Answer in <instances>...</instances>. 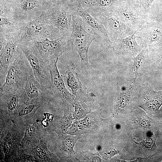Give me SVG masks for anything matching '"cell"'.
Masks as SVG:
<instances>
[{
  "label": "cell",
  "instance_id": "11",
  "mask_svg": "<svg viewBox=\"0 0 162 162\" xmlns=\"http://www.w3.org/2000/svg\"><path fill=\"white\" fill-rule=\"evenodd\" d=\"M95 17L104 26L110 41L127 37L136 32L112 12L104 13Z\"/></svg>",
  "mask_w": 162,
  "mask_h": 162
},
{
  "label": "cell",
  "instance_id": "6",
  "mask_svg": "<svg viewBox=\"0 0 162 162\" xmlns=\"http://www.w3.org/2000/svg\"><path fill=\"white\" fill-rule=\"evenodd\" d=\"M19 43L17 30L0 34V86L5 81L9 66L15 57Z\"/></svg>",
  "mask_w": 162,
  "mask_h": 162
},
{
  "label": "cell",
  "instance_id": "2",
  "mask_svg": "<svg viewBox=\"0 0 162 162\" xmlns=\"http://www.w3.org/2000/svg\"><path fill=\"white\" fill-rule=\"evenodd\" d=\"M17 22L19 43L43 38L54 40L61 37L59 31L43 14L32 21Z\"/></svg>",
  "mask_w": 162,
  "mask_h": 162
},
{
  "label": "cell",
  "instance_id": "3",
  "mask_svg": "<svg viewBox=\"0 0 162 162\" xmlns=\"http://www.w3.org/2000/svg\"><path fill=\"white\" fill-rule=\"evenodd\" d=\"M72 21V30L69 39L71 47L80 56L81 71L87 74L90 70L88 58V50L92 42L97 38L86 30L82 20L79 16L73 14Z\"/></svg>",
  "mask_w": 162,
  "mask_h": 162
},
{
  "label": "cell",
  "instance_id": "28",
  "mask_svg": "<svg viewBox=\"0 0 162 162\" xmlns=\"http://www.w3.org/2000/svg\"><path fill=\"white\" fill-rule=\"evenodd\" d=\"M40 0L43 8V11L70 3V0Z\"/></svg>",
  "mask_w": 162,
  "mask_h": 162
},
{
  "label": "cell",
  "instance_id": "14",
  "mask_svg": "<svg viewBox=\"0 0 162 162\" xmlns=\"http://www.w3.org/2000/svg\"><path fill=\"white\" fill-rule=\"evenodd\" d=\"M137 38L138 37L135 35V32L127 37L117 39L107 44L116 55L133 58L139 54L144 47L143 45L138 44Z\"/></svg>",
  "mask_w": 162,
  "mask_h": 162
},
{
  "label": "cell",
  "instance_id": "31",
  "mask_svg": "<svg viewBox=\"0 0 162 162\" xmlns=\"http://www.w3.org/2000/svg\"><path fill=\"white\" fill-rule=\"evenodd\" d=\"M160 56L161 57V58L162 59V45L161 46L160 48Z\"/></svg>",
  "mask_w": 162,
  "mask_h": 162
},
{
  "label": "cell",
  "instance_id": "13",
  "mask_svg": "<svg viewBox=\"0 0 162 162\" xmlns=\"http://www.w3.org/2000/svg\"><path fill=\"white\" fill-rule=\"evenodd\" d=\"M52 95V92L40 84L33 74L28 79L19 101L20 102H31L44 104L45 102L50 100Z\"/></svg>",
  "mask_w": 162,
  "mask_h": 162
},
{
  "label": "cell",
  "instance_id": "17",
  "mask_svg": "<svg viewBox=\"0 0 162 162\" xmlns=\"http://www.w3.org/2000/svg\"><path fill=\"white\" fill-rule=\"evenodd\" d=\"M124 0H80L83 8L94 17L104 13L112 12Z\"/></svg>",
  "mask_w": 162,
  "mask_h": 162
},
{
  "label": "cell",
  "instance_id": "19",
  "mask_svg": "<svg viewBox=\"0 0 162 162\" xmlns=\"http://www.w3.org/2000/svg\"><path fill=\"white\" fill-rule=\"evenodd\" d=\"M61 75L67 88L74 96L77 92L86 87L81 82L73 64L68 67L66 70Z\"/></svg>",
  "mask_w": 162,
  "mask_h": 162
},
{
  "label": "cell",
  "instance_id": "24",
  "mask_svg": "<svg viewBox=\"0 0 162 162\" xmlns=\"http://www.w3.org/2000/svg\"><path fill=\"white\" fill-rule=\"evenodd\" d=\"M74 119L71 110H65L64 116L58 124V132L59 134H66L68 129L71 126Z\"/></svg>",
  "mask_w": 162,
  "mask_h": 162
},
{
  "label": "cell",
  "instance_id": "30",
  "mask_svg": "<svg viewBox=\"0 0 162 162\" xmlns=\"http://www.w3.org/2000/svg\"><path fill=\"white\" fill-rule=\"evenodd\" d=\"M154 0H139L140 5L146 14L149 11Z\"/></svg>",
  "mask_w": 162,
  "mask_h": 162
},
{
  "label": "cell",
  "instance_id": "16",
  "mask_svg": "<svg viewBox=\"0 0 162 162\" xmlns=\"http://www.w3.org/2000/svg\"><path fill=\"white\" fill-rule=\"evenodd\" d=\"M98 110L90 113L82 119L78 120L72 124L66 134L80 135L94 132L98 127Z\"/></svg>",
  "mask_w": 162,
  "mask_h": 162
},
{
  "label": "cell",
  "instance_id": "8",
  "mask_svg": "<svg viewBox=\"0 0 162 162\" xmlns=\"http://www.w3.org/2000/svg\"><path fill=\"white\" fill-rule=\"evenodd\" d=\"M69 39L61 37L54 40L43 38L31 41L36 46L43 58L49 65L50 62L56 61L64 52L71 49Z\"/></svg>",
  "mask_w": 162,
  "mask_h": 162
},
{
  "label": "cell",
  "instance_id": "21",
  "mask_svg": "<svg viewBox=\"0 0 162 162\" xmlns=\"http://www.w3.org/2000/svg\"><path fill=\"white\" fill-rule=\"evenodd\" d=\"M61 137L60 150L63 154L69 158L75 155L74 147L77 141L81 138L80 135H62Z\"/></svg>",
  "mask_w": 162,
  "mask_h": 162
},
{
  "label": "cell",
  "instance_id": "9",
  "mask_svg": "<svg viewBox=\"0 0 162 162\" xmlns=\"http://www.w3.org/2000/svg\"><path fill=\"white\" fill-rule=\"evenodd\" d=\"M70 4L44 11V15L60 32L61 37L70 39L72 30L73 13Z\"/></svg>",
  "mask_w": 162,
  "mask_h": 162
},
{
  "label": "cell",
  "instance_id": "33",
  "mask_svg": "<svg viewBox=\"0 0 162 162\" xmlns=\"http://www.w3.org/2000/svg\"><path fill=\"white\" fill-rule=\"evenodd\" d=\"M134 1H139V0H132Z\"/></svg>",
  "mask_w": 162,
  "mask_h": 162
},
{
  "label": "cell",
  "instance_id": "25",
  "mask_svg": "<svg viewBox=\"0 0 162 162\" xmlns=\"http://www.w3.org/2000/svg\"><path fill=\"white\" fill-rule=\"evenodd\" d=\"M147 50V47H144L139 54L132 58L133 63L131 70L134 83L138 76L139 69L145 61V55Z\"/></svg>",
  "mask_w": 162,
  "mask_h": 162
},
{
  "label": "cell",
  "instance_id": "15",
  "mask_svg": "<svg viewBox=\"0 0 162 162\" xmlns=\"http://www.w3.org/2000/svg\"><path fill=\"white\" fill-rule=\"evenodd\" d=\"M86 87L77 92L75 95L72 112L74 119L80 120L90 113L96 95L91 92L87 93Z\"/></svg>",
  "mask_w": 162,
  "mask_h": 162
},
{
  "label": "cell",
  "instance_id": "27",
  "mask_svg": "<svg viewBox=\"0 0 162 162\" xmlns=\"http://www.w3.org/2000/svg\"><path fill=\"white\" fill-rule=\"evenodd\" d=\"M76 158L82 162H100L101 157L98 153H92L88 152H82L75 154Z\"/></svg>",
  "mask_w": 162,
  "mask_h": 162
},
{
  "label": "cell",
  "instance_id": "23",
  "mask_svg": "<svg viewBox=\"0 0 162 162\" xmlns=\"http://www.w3.org/2000/svg\"><path fill=\"white\" fill-rule=\"evenodd\" d=\"M0 34L11 33L18 30V23L10 15H0Z\"/></svg>",
  "mask_w": 162,
  "mask_h": 162
},
{
  "label": "cell",
  "instance_id": "20",
  "mask_svg": "<svg viewBox=\"0 0 162 162\" xmlns=\"http://www.w3.org/2000/svg\"><path fill=\"white\" fill-rule=\"evenodd\" d=\"M144 100L142 105L146 110L153 111H158L162 105V90L154 91L148 85L146 87Z\"/></svg>",
  "mask_w": 162,
  "mask_h": 162
},
{
  "label": "cell",
  "instance_id": "10",
  "mask_svg": "<svg viewBox=\"0 0 162 162\" xmlns=\"http://www.w3.org/2000/svg\"><path fill=\"white\" fill-rule=\"evenodd\" d=\"M58 60L50 62L49 64L52 95L65 108V110L71 109L73 107L75 96L68 89L57 67Z\"/></svg>",
  "mask_w": 162,
  "mask_h": 162
},
{
  "label": "cell",
  "instance_id": "32",
  "mask_svg": "<svg viewBox=\"0 0 162 162\" xmlns=\"http://www.w3.org/2000/svg\"><path fill=\"white\" fill-rule=\"evenodd\" d=\"M4 0L6 1H8V2H14L17 1H19L20 0Z\"/></svg>",
  "mask_w": 162,
  "mask_h": 162
},
{
  "label": "cell",
  "instance_id": "18",
  "mask_svg": "<svg viewBox=\"0 0 162 162\" xmlns=\"http://www.w3.org/2000/svg\"><path fill=\"white\" fill-rule=\"evenodd\" d=\"M135 34L138 37L142 45L147 47L152 46L161 39V31L154 26L152 22H148L141 29L135 32Z\"/></svg>",
  "mask_w": 162,
  "mask_h": 162
},
{
  "label": "cell",
  "instance_id": "26",
  "mask_svg": "<svg viewBox=\"0 0 162 162\" xmlns=\"http://www.w3.org/2000/svg\"><path fill=\"white\" fill-rule=\"evenodd\" d=\"M133 86L132 85L128 86L124 88V91H123L120 94L116 105V110H119L126 105L128 101L129 96L133 92Z\"/></svg>",
  "mask_w": 162,
  "mask_h": 162
},
{
  "label": "cell",
  "instance_id": "29",
  "mask_svg": "<svg viewBox=\"0 0 162 162\" xmlns=\"http://www.w3.org/2000/svg\"><path fill=\"white\" fill-rule=\"evenodd\" d=\"M37 131L36 125L35 124L29 125L26 128L25 134V137L28 140H32L34 136Z\"/></svg>",
  "mask_w": 162,
  "mask_h": 162
},
{
  "label": "cell",
  "instance_id": "5",
  "mask_svg": "<svg viewBox=\"0 0 162 162\" xmlns=\"http://www.w3.org/2000/svg\"><path fill=\"white\" fill-rule=\"evenodd\" d=\"M112 12L135 31L148 22L146 14L141 8L139 1L124 0L118 5Z\"/></svg>",
  "mask_w": 162,
  "mask_h": 162
},
{
  "label": "cell",
  "instance_id": "1",
  "mask_svg": "<svg viewBox=\"0 0 162 162\" xmlns=\"http://www.w3.org/2000/svg\"><path fill=\"white\" fill-rule=\"evenodd\" d=\"M34 74L32 69L24 54L18 46L11 63L5 81L0 86V92L22 93L29 77Z\"/></svg>",
  "mask_w": 162,
  "mask_h": 162
},
{
  "label": "cell",
  "instance_id": "4",
  "mask_svg": "<svg viewBox=\"0 0 162 162\" xmlns=\"http://www.w3.org/2000/svg\"><path fill=\"white\" fill-rule=\"evenodd\" d=\"M18 46L26 56L36 80L52 92L49 66L36 46L32 41L19 43Z\"/></svg>",
  "mask_w": 162,
  "mask_h": 162
},
{
  "label": "cell",
  "instance_id": "22",
  "mask_svg": "<svg viewBox=\"0 0 162 162\" xmlns=\"http://www.w3.org/2000/svg\"><path fill=\"white\" fill-rule=\"evenodd\" d=\"M33 153L37 160L40 161H55L57 157L51 153L47 149L46 144L40 141L37 146L33 150Z\"/></svg>",
  "mask_w": 162,
  "mask_h": 162
},
{
  "label": "cell",
  "instance_id": "7",
  "mask_svg": "<svg viewBox=\"0 0 162 162\" xmlns=\"http://www.w3.org/2000/svg\"><path fill=\"white\" fill-rule=\"evenodd\" d=\"M3 0L16 22L31 21L43 14L44 10L40 0H20L14 2Z\"/></svg>",
  "mask_w": 162,
  "mask_h": 162
},
{
  "label": "cell",
  "instance_id": "12",
  "mask_svg": "<svg viewBox=\"0 0 162 162\" xmlns=\"http://www.w3.org/2000/svg\"><path fill=\"white\" fill-rule=\"evenodd\" d=\"M73 14L79 16L82 19L85 27L91 30L97 38L106 43L110 41L104 26L100 21L93 17L82 7L80 0H76L70 4Z\"/></svg>",
  "mask_w": 162,
  "mask_h": 162
}]
</instances>
